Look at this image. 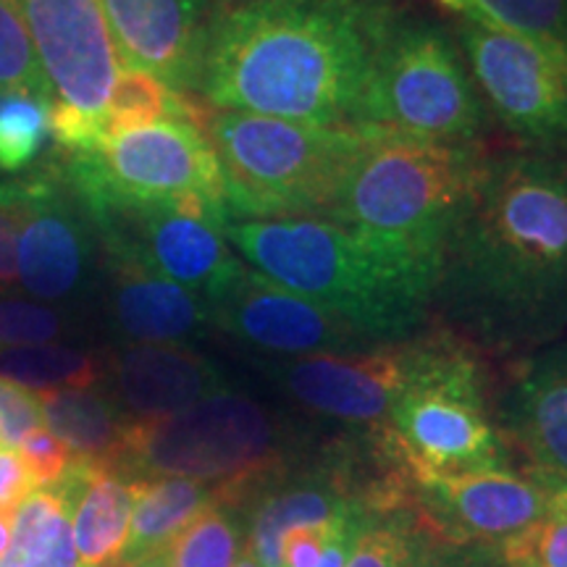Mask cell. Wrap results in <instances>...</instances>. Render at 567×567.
Wrapping results in <instances>:
<instances>
[{
    "mask_svg": "<svg viewBox=\"0 0 567 567\" xmlns=\"http://www.w3.org/2000/svg\"><path fill=\"white\" fill-rule=\"evenodd\" d=\"M11 530H13V513H0V559H3L6 549L11 544Z\"/></svg>",
    "mask_w": 567,
    "mask_h": 567,
    "instance_id": "obj_41",
    "label": "cell"
},
{
    "mask_svg": "<svg viewBox=\"0 0 567 567\" xmlns=\"http://www.w3.org/2000/svg\"><path fill=\"white\" fill-rule=\"evenodd\" d=\"M0 567H80L69 505L59 481L34 488L13 509L11 544Z\"/></svg>",
    "mask_w": 567,
    "mask_h": 567,
    "instance_id": "obj_25",
    "label": "cell"
},
{
    "mask_svg": "<svg viewBox=\"0 0 567 567\" xmlns=\"http://www.w3.org/2000/svg\"><path fill=\"white\" fill-rule=\"evenodd\" d=\"M252 271L342 318L371 344L421 337L434 318L436 268L373 245L323 218H224Z\"/></svg>",
    "mask_w": 567,
    "mask_h": 567,
    "instance_id": "obj_3",
    "label": "cell"
},
{
    "mask_svg": "<svg viewBox=\"0 0 567 567\" xmlns=\"http://www.w3.org/2000/svg\"><path fill=\"white\" fill-rule=\"evenodd\" d=\"M352 126L442 145H484L492 118L450 27L400 6Z\"/></svg>",
    "mask_w": 567,
    "mask_h": 567,
    "instance_id": "obj_7",
    "label": "cell"
},
{
    "mask_svg": "<svg viewBox=\"0 0 567 567\" xmlns=\"http://www.w3.org/2000/svg\"><path fill=\"white\" fill-rule=\"evenodd\" d=\"M396 0H213L193 97L310 124H352Z\"/></svg>",
    "mask_w": 567,
    "mask_h": 567,
    "instance_id": "obj_2",
    "label": "cell"
},
{
    "mask_svg": "<svg viewBox=\"0 0 567 567\" xmlns=\"http://www.w3.org/2000/svg\"><path fill=\"white\" fill-rule=\"evenodd\" d=\"M381 429L405 476L507 467L476 354L450 331L410 339L405 375Z\"/></svg>",
    "mask_w": 567,
    "mask_h": 567,
    "instance_id": "obj_6",
    "label": "cell"
},
{
    "mask_svg": "<svg viewBox=\"0 0 567 567\" xmlns=\"http://www.w3.org/2000/svg\"><path fill=\"white\" fill-rule=\"evenodd\" d=\"M279 417L231 389L161 421H132L116 467L126 478L179 476L221 486L234 499L274 476L284 457Z\"/></svg>",
    "mask_w": 567,
    "mask_h": 567,
    "instance_id": "obj_8",
    "label": "cell"
},
{
    "mask_svg": "<svg viewBox=\"0 0 567 567\" xmlns=\"http://www.w3.org/2000/svg\"><path fill=\"white\" fill-rule=\"evenodd\" d=\"M103 266L101 239L82 197L59 163L30 176V200L17 237V281L38 300H71Z\"/></svg>",
    "mask_w": 567,
    "mask_h": 567,
    "instance_id": "obj_13",
    "label": "cell"
},
{
    "mask_svg": "<svg viewBox=\"0 0 567 567\" xmlns=\"http://www.w3.org/2000/svg\"><path fill=\"white\" fill-rule=\"evenodd\" d=\"M534 481H538L547 492L549 509L567 515V476H536Z\"/></svg>",
    "mask_w": 567,
    "mask_h": 567,
    "instance_id": "obj_40",
    "label": "cell"
},
{
    "mask_svg": "<svg viewBox=\"0 0 567 567\" xmlns=\"http://www.w3.org/2000/svg\"><path fill=\"white\" fill-rule=\"evenodd\" d=\"M40 66L53 87L51 140L63 155L103 140V113L116 76V45L101 0H19Z\"/></svg>",
    "mask_w": 567,
    "mask_h": 567,
    "instance_id": "obj_10",
    "label": "cell"
},
{
    "mask_svg": "<svg viewBox=\"0 0 567 567\" xmlns=\"http://www.w3.org/2000/svg\"><path fill=\"white\" fill-rule=\"evenodd\" d=\"M109 310L118 334L132 344H187L213 329L210 305L151 268L103 258Z\"/></svg>",
    "mask_w": 567,
    "mask_h": 567,
    "instance_id": "obj_20",
    "label": "cell"
},
{
    "mask_svg": "<svg viewBox=\"0 0 567 567\" xmlns=\"http://www.w3.org/2000/svg\"><path fill=\"white\" fill-rule=\"evenodd\" d=\"M17 450H19V455L24 457L27 467H30L34 486L38 488L55 484V481L66 473L71 460H74L69 446L63 444L59 436H53L45 425L38 431H32V434L27 436L24 442L17 446Z\"/></svg>",
    "mask_w": 567,
    "mask_h": 567,
    "instance_id": "obj_37",
    "label": "cell"
},
{
    "mask_svg": "<svg viewBox=\"0 0 567 567\" xmlns=\"http://www.w3.org/2000/svg\"><path fill=\"white\" fill-rule=\"evenodd\" d=\"M363 130V151L323 221L439 274L446 237L476 193L488 151Z\"/></svg>",
    "mask_w": 567,
    "mask_h": 567,
    "instance_id": "obj_4",
    "label": "cell"
},
{
    "mask_svg": "<svg viewBox=\"0 0 567 567\" xmlns=\"http://www.w3.org/2000/svg\"><path fill=\"white\" fill-rule=\"evenodd\" d=\"M87 208L174 203L224 213V172L208 134L189 118H166L101 140L59 161Z\"/></svg>",
    "mask_w": 567,
    "mask_h": 567,
    "instance_id": "obj_9",
    "label": "cell"
},
{
    "mask_svg": "<svg viewBox=\"0 0 567 567\" xmlns=\"http://www.w3.org/2000/svg\"><path fill=\"white\" fill-rule=\"evenodd\" d=\"M69 321L59 310L40 302L0 300V350L51 344L66 334Z\"/></svg>",
    "mask_w": 567,
    "mask_h": 567,
    "instance_id": "obj_33",
    "label": "cell"
},
{
    "mask_svg": "<svg viewBox=\"0 0 567 567\" xmlns=\"http://www.w3.org/2000/svg\"><path fill=\"white\" fill-rule=\"evenodd\" d=\"M224 172L226 218H326L365 145L352 124H310L203 105Z\"/></svg>",
    "mask_w": 567,
    "mask_h": 567,
    "instance_id": "obj_5",
    "label": "cell"
},
{
    "mask_svg": "<svg viewBox=\"0 0 567 567\" xmlns=\"http://www.w3.org/2000/svg\"><path fill=\"white\" fill-rule=\"evenodd\" d=\"M42 408L38 394L30 389L0 379V444L17 446L32 431L42 429Z\"/></svg>",
    "mask_w": 567,
    "mask_h": 567,
    "instance_id": "obj_35",
    "label": "cell"
},
{
    "mask_svg": "<svg viewBox=\"0 0 567 567\" xmlns=\"http://www.w3.org/2000/svg\"><path fill=\"white\" fill-rule=\"evenodd\" d=\"M417 505L444 536L460 544H505L534 528L549 515V496L538 481H528L509 467L408 476Z\"/></svg>",
    "mask_w": 567,
    "mask_h": 567,
    "instance_id": "obj_15",
    "label": "cell"
},
{
    "mask_svg": "<svg viewBox=\"0 0 567 567\" xmlns=\"http://www.w3.org/2000/svg\"><path fill=\"white\" fill-rule=\"evenodd\" d=\"M502 549L528 555L542 567H567V515L549 509L544 520H538L534 528H528L526 534Z\"/></svg>",
    "mask_w": 567,
    "mask_h": 567,
    "instance_id": "obj_36",
    "label": "cell"
},
{
    "mask_svg": "<svg viewBox=\"0 0 567 567\" xmlns=\"http://www.w3.org/2000/svg\"><path fill=\"white\" fill-rule=\"evenodd\" d=\"M210 313L213 329L229 334L247 350L274 354L279 360L379 347L321 305L305 300L250 266L243 279L213 305Z\"/></svg>",
    "mask_w": 567,
    "mask_h": 567,
    "instance_id": "obj_14",
    "label": "cell"
},
{
    "mask_svg": "<svg viewBox=\"0 0 567 567\" xmlns=\"http://www.w3.org/2000/svg\"><path fill=\"white\" fill-rule=\"evenodd\" d=\"M213 0H101L122 69L193 97Z\"/></svg>",
    "mask_w": 567,
    "mask_h": 567,
    "instance_id": "obj_17",
    "label": "cell"
},
{
    "mask_svg": "<svg viewBox=\"0 0 567 567\" xmlns=\"http://www.w3.org/2000/svg\"><path fill=\"white\" fill-rule=\"evenodd\" d=\"M130 567H172V565H168L166 549H163V551H158V555H151V557L140 559V563H134Z\"/></svg>",
    "mask_w": 567,
    "mask_h": 567,
    "instance_id": "obj_43",
    "label": "cell"
},
{
    "mask_svg": "<svg viewBox=\"0 0 567 567\" xmlns=\"http://www.w3.org/2000/svg\"><path fill=\"white\" fill-rule=\"evenodd\" d=\"M53 97L0 92V172L30 168L51 142Z\"/></svg>",
    "mask_w": 567,
    "mask_h": 567,
    "instance_id": "obj_29",
    "label": "cell"
},
{
    "mask_svg": "<svg viewBox=\"0 0 567 567\" xmlns=\"http://www.w3.org/2000/svg\"><path fill=\"white\" fill-rule=\"evenodd\" d=\"M113 400L132 421H161L229 389L221 368L187 344H126L111 358Z\"/></svg>",
    "mask_w": 567,
    "mask_h": 567,
    "instance_id": "obj_19",
    "label": "cell"
},
{
    "mask_svg": "<svg viewBox=\"0 0 567 567\" xmlns=\"http://www.w3.org/2000/svg\"><path fill=\"white\" fill-rule=\"evenodd\" d=\"M347 567H439L434 547L413 523L373 520L368 513Z\"/></svg>",
    "mask_w": 567,
    "mask_h": 567,
    "instance_id": "obj_31",
    "label": "cell"
},
{
    "mask_svg": "<svg viewBox=\"0 0 567 567\" xmlns=\"http://www.w3.org/2000/svg\"><path fill=\"white\" fill-rule=\"evenodd\" d=\"M431 313L450 334L499 354L567 334V153H486L444 243Z\"/></svg>",
    "mask_w": 567,
    "mask_h": 567,
    "instance_id": "obj_1",
    "label": "cell"
},
{
    "mask_svg": "<svg viewBox=\"0 0 567 567\" xmlns=\"http://www.w3.org/2000/svg\"><path fill=\"white\" fill-rule=\"evenodd\" d=\"M42 408V423L69 446L76 460L111 465L122 455L132 417L116 400L92 389H51L34 392Z\"/></svg>",
    "mask_w": 567,
    "mask_h": 567,
    "instance_id": "obj_24",
    "label": "cell"
},
{
    "mask_svg": "<svg viewBox=\"0 0 567 567\" xmlns=\"http://www.w3.org/2000/svg\"><path fill=\"white\" fill-rule=\"evenodd\" d=\"M496 429L534 463L536 476H567V334L517 360Z\"/></svg>",
    "mask_w": 567,
    "mask_h": 567,
    "instance_id": "obj_18",
    "label": "cell"
},
{
    "mask_svg": "<svg viewBox=\"0 0 567 567\" xmlns=\"http://www.w3.org/2000/svg\"><path fill=\"white\" fill-rule=\"evenodd\" d=\"M0 92H34L53 97L19 0H0Z\"/></svg>",
    "mask_w": 567,
    "mask_h": 567,
    "instance_id": "obj_32",
    "label": "cell"
},
{
    "mask_svg": "<svg viewBox=\"0 0 567 567\" xmlns=\"http://www.w3.org/2000/svg\"><path fill=\"white\" fill-rule=\"evenodd\" d=\"M450 19L473 21L567 53V0H434Z\"/></svg>",
    "mask_w": 567,
    "mask_h": 567,
    "instance_id": "obj_26",
    "label": "cell"
},
{
    "mask_svg": "<svg viewBox=\"0 0 567 567\" xmlns=\"http://www.w3.org/2000/svg\"><path fill=\"white\" fill-rule=\"evenodd\" d=\"M243 555V534L226 502H216L166 547L172 567H234Z\"/></svg>",
    "mask_w": 567,
    "mask_h": 567,
    "instance_id": "obj_30",
    "label": "cell"
},
{
    "mask_svg": "<svg viewBox=\"0 0 567 567\" xmlns=\"http://www.w3.org/2000/svg\"><path fill=\"white\" fill-rule=\"evenodd\" d=\"M368 507L331 467L276 481L255 502L245 549L260 567H281V549L289 534L331 530Z\"/></svg>",
    "mask_w": 567,
    "mask_h": 567,
    "instance_id": "obj_21",
    "label": "cell"
},
{
    "mask_svg": "<svg viewBox=\"0 0 567 567\" xmlns=\"http://www.w3.org/2000/svg\"><path fill=\"white\" fill-rule=\"evenodd\" d=\"M0 379L13 381L30 392L92 389L103 379V368L97 358L71 350V347H9V350H0Z\"/></svg>",
    "mask_w": 567,
    "mask_h": 567,
    "instance_id": "obj_28",
    "label": "cell"
},
{
    "mask_svg": "<svg viewBox=\"0 0 567 567\" xmlns=\"http://www.w3.org/2000/svg\"><path fill=\"white\" fill-rule=\"evenodd\" d=\"M234 567H260L258 563H255V559H252V555H250V551H247V549H243V555H239V559H237V565H234Z\"/></svg>",
    "mask_w": 567,
    "mask_h": 567,
    "instance_id": "obj_44",
    "label": "cell"
},
{
    "mask_svg": "<svg viewBox=\"0 0 567 567\" xmlns=\"http://www.w3.org/2000/svg\"><path fill=\"white\" fill-rule=\"evenodd\" d=\"M408 342L342 354H308L268 363L274 379L310 413L344 423L384 425L405 375Z\"/></svg>",
    "mask_w": 567,
    "mask_h": 567,
    "instance_id": "obj_16",
    "label": "cell"
},
{
    "mask_svg": "<svg viewBox=\"0 0 567 567\" xmlns=\"http://www.w3.org/2000/svg\"><path fill=\"white\" fill-rule=\"evenodd\" d=\"M505 559L509 567H542L536 559H530L528 555H520V551H505Z\"/></svg>",
    "mask_w": 567,
    "mask_h": 567,
    "instance_id": "obj_42",
    "label": "cell"
},
{
    "mask_svg": "<svg viewBox=\"0 0 567 567\" xmlns=\"http://www.w3.org/2000/svg\"><path fill=\"white\" fill-rule=\"evenodd\" d=\"M132 481H137V496H134L130 534L116 567H130L140 559L158 555L203 509L216 502H229L221 486L205 481L179 476Z\"/></svg>",
    "mask_w": 567,
    "mask_h": 567,
    "instance_id": "obj_23",
    "label": "cell"
},
{
    "mask_svg": "<svg viewBox=\"0 0 567 567\" xmlns=\"http://www.w3.org/2000/svg\"><path fill=\"white\" fill-rule=\"evenodd\" d=\"M27 200H30V176L0 182V289H11L17 284V237Z\"/></svg>",
    "mask_w": 567,
    "mask_h": 567,
    "instance_id": "obj_34",
    "label": "cell"
},
{
    "mask_svg": "<svg viewBox=\"0 0 567 567\" xmlns=\"http://www.w3.org/2000/svg\"><path fill=\"white\" fill-rule=\"evenodd\" d=\"M87 213L103 258L151 268L200 295L210 308L247 271L221 231L224 213L174 203L97 205Z\"/></svg>",
    "mask_w": 567,
    "mask_h": 567,
    "instance_id": "obj_12",
    "label": "cell"
},
{
    "mask_svg": "<svg viewBox=\"0 0 567 567\" xmlns=\"http://www.w3.org/2000/svg\"><path fill=\"white\" fill-rule=\"evenodd\" d=\"M200 116L203 105L195 97L179 95L145 71L122 69L103 113V140L166 118H189L200 124Z\"/></svg>",
    "mask_w": 567,
    "mask_h": 567,
    "instance_id": "obj_27",
    "label": "cell"
},
{
    "mask_svg": "<svg viewBox=\"0 0 567 567\" xmlns=\"http://www.w3.org/2000/svg\"><path fill=\"white\" fill-rule=\"evenodd\" d=\"M368 513H371V507L363 509V513L347 517V520H342L339 526H334L329 530V534H326L323 551H321V559H318V567H347L352 544H354V538H358L360 528H363Z\"/></svg>",
    "mask_w": 567,
    "mask_h": 567,
    "instance_id": "obj_39",
    "label": "cell"
},
{
    "mask_svg": "<svg viewBox=\"0 0 567 567\" xmlns=\"http://www.w3.org/2000/svg\"><path fill=\"white\" fill-rule=\"evenodd\" d=\"M59 486L66 496L80 567H116L130 534L137 481L111 465L74 457Z\"/></svg>",
    "mask_w": 567,
    "mask_h": 567,
    "instance_id": "obj_22",
    "label": "cell"
},
{
    "mask_svg": "<svg viewBox=\"0 0 567 567\" xmlns=\"http://www.w3.org/2000/svg\"><path fill=\"white\" fill-rule=\"evenodd\" d=\"M450 30L492 124L515 147L567 153V53L463 19Z\"/></svg>",
    "mask_w": 567,
    "mask_h": 567,
    "instance_id": "obj_11",
    "label": "cell"
},
{
    "mask_svg": "<svg viewBox=\"0 0 567 567\" xmlns=\"http://www.w3.org/2000/svg\"><path fill=\"white\" fill-rule=\"evenodd\" d=\"M34 488L38 486L19 450L0 444V513H13Z\"/></svg>",
    "mask_w": 567,
    "mask_h": 567,
    "instance_id": "obj_38",
    "label": "cell"
}]
</instances>
